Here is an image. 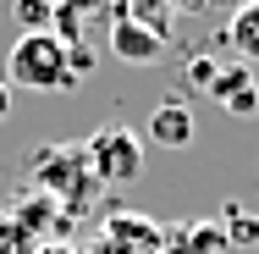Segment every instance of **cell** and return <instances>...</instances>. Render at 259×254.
<instances>
[{
	"label": "cell",
	"mask_w": 259,
	"mask_h": 254,
	"mask_svg": "<svg viewBox=\"0 0 259 254\" xmlns=\"http://www.w3.org/2000/svg\"><path fill=\"white\" fill-rule=\"evenodd\" d=\"M6 83H11V89H33V94L72 89V83H77L72 45H61L50 28H45V33H17V45L6 55Z\"/></svg>",
	"instance_id": "cell-1"
},
{
	"label": "cell",
	"mask_w": 259,
	"mask_h": 254,
	"mask_svg": "<svg viewBox=\"0 0 259 254\" xmlns=\"http://www.w3.org/2000/svg\"><path fill=\"white\" fill-rule=\"evenodd\" d=\"M83 160H89L94 183H138L144 177V138L127 122H110L83 144Z\"/></svg>",
	"instance_id": "cell-2"
},
{
	"label": "cell",
	"mask_w": 259,
	"mask_h": 254,
	"mask_svg": "<svg viewBox=\"0 0 259 254\" xmlns=\"http://www.w3.org/2000/svg\"><path fill=\"white\" fill-rule=\"evenodd\" d=\"M110 22H116V6H110V0H55L50 33L61 39V45L83 50V39H94V33H110Z\"/></svg>",
	"instance_id": "cell-3"
},
{
	"label": "cell",
	"mask_w": 259,
	"mask_h": 254,
	"mask_svg": "<svg viewBox=\"0 0 259 254\" xmlns=\"http://www.w3.org/2000/svg\"><path fill=\"white\" fill-rule=\"evenodd\" d=\"M105 45H110V55H121V61H133V66H149V61L165 55V33L149 28V22H138V17H127V11H116Z\"/></svg>",
	"instance_id": "cell-4"
},
{
	"label": "cell",
	"mask_w": 259,
	"mask_h": 254,
	"mask_svg": "<svg viewBox=\"0 0 259 254\" xmlns=\"http://www.w3.org/2000/svg\"><path fill=\"white\" fill-rule=\"evenodd\" d=\"M209 100L221 105L226 116H254L259 111V78H254V66H221L215 72V83H209Z\"/></svg>",
	"instance_id": "cell-5"
},
{
	"label": "cell",
	"mask_w": 259,
	"mask_h": 254,
	"mask_svg": "<svg viewBox=\"0 0 259 254\" xmlns=\"http://www.w3.org/2000/svg\"><path fill=\"white\" fill-rule=\"evenodd\" d=\"M149 138H155L160 150H188L193 144V111L182 100H160L149 111Z\"/></svg>",
	"instance_id": "cell-6"
},
{
	"label": "cell",
	"mask_w": 259,
	"mask_h": 254,
	"mask_svg": "<svg viewBox=\"0 0 259 254\" xmlns=\"http://www.w3.org/2000/svg\"><path fill=\"white\" fill-rule=\"evenodd\" d=\"M226 45L237 50L243 66H259V0H243L226 22Z\"/></svg>",
	"instance_id": "cell-7"
},
{
	"label": "cell",
	"mask_w": 259,
	"mask_h": 254,
	"mask_svg": "<svg viewBox=\"0 0 259 254\" xmlns=\"http://www.w3.org/2000/svg\"><path fill=\"white\" fill-rule=\"evenodd\" d=\"M11 17L22 22V33H45V28H50V17H55V0H17V6H11Z\"/></svg>",
	"instance_id": "cell-8"
},
{
	"label": "cell",
	"mask_w": 259,
	"mask_h": 254,
	"mask_svg": "<svg viewBox=\"0 0 259 254\" xmlns=\"http://www.w3.org/2000/svg\"><path fill=\"white\" fill-rule=\"evenodd\" d=\"M182 0H127V17H138V22H149L165 33V22H171V11H177Z\"/></svg>",
	"instance_id": "cell-9"
},
{
	"label": "cell",
	"mask_w": 259,
	"mask_h": 254,
	"mask_svg": "<svg viewBox=\"0 0 259 254\" xmlns=\"http://www.w3.org/2000/svg\"><path fill=\"white\" fill-rule=\"evenodd\" d=\"M215 72H221V66H215V61H204V55H199V61L188 66V83H193V89H204V94H209V83H215Z\"/></svg>",
	"instance_id": "cell-10"
},
{
	"label": "cell",
	"mask_w": 259,
	"mask_h": 254,
	"mask_svg": "<svg viewBox=\"0 0 259 254\" xmlns=\"http://www.w3.org/2000/svg\"><path fill=\"white\" fill-rule=\"evenodd\" d=\"M232 232H237V243H254V238H259V221H237V215H232Z\"/></svg>",
	"instance_id": "cell-11"
},
{
	"label": "cell",
	"mask_w": 259,
	"mask_h": 254,
	"mask_svg": "<svg viewBox=\"0 0 259 254\" xmlns=\"http://www.w3.org/2000/svg\"><path fill=\"white\" fill-rule=\"evenodd\" d=\"M11 116V83H6V72H0V122Z\"/></svg>",
	"instance_id": "cell-12"
},
{
	"label": "cell",
	"mask_w": 259,
	"mask_h": 254,
	"mask_svg": "<svg viewBox=\"0 0 259 254\" xmlns=\"http://www.w3.org/2000/svg\"><path fill=\"white\" fill-rule=\"evenodd\" d=\"M33 254H72V249H33Z\"/></svg>",
	"instance_id": "cell-13"
},
{
	"label": "cell",
	"mask_w": 259,
	"mask_h": 254,
	"mask_svg": "<svg viewBox=\"0 0 259 254\" xmlns=\"http://www.w3.org/2000/svg\"><path fill=\"white\" fill-rule=\"evenodd\" d=\"M110 6H116V11H121V0H110Z\"/></svg>",
	"instance_id": "cell-14"
}]
</instances>
